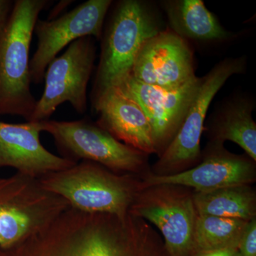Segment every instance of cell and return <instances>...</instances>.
<instances>
[{
	"mask_svg": "<svg viewBox=\"0 0 256 256\" xmlns=\"http://www.w3.org/2000/svg\"><path fill=\"white\" fill-rule=\"evenodd\" d=\"M130 76L152 86H182L196 77L193 53L184 38L173 32H160L143 45Z\"/></svg>",
	"mask_w": 256,
	"mask_h": 256,
	"instance_id": "obj_13",
	"label": "cell"
},
{
	"mask_svg": "<svg viewBox=\"0 0 256 256\" xmlns=\"http://www.w3.org/2000/svg\"><path fill=\"white\" fill-rule=\"evenodd\" d=\"M248 223L245 220L197 215L193 240V256L217 249H238Z\"/></svg>",
	"mask_w": 256,
	"mask_h": 256,
	"instance_id": "obj_19",
	"label": "cell"
},
{
	"mask_svg": "<svg viewBox=\"0 0 256 256\" xmlns=\"http://www.w3.org/2000/svg\"><path fill=\"white\" fill-rule=\"evenodd\" d=\"M96 58L94 38H79L69 45L63 54L57 56L46 69L45 87L30 121L50 120L57 108L69 102L78 114L88 109V86Z\"/></svg>",
	"mask_w": 256,
	"mask_h": 256,
	"instance_id": "obj_8",
	"label": "cell"
},
{
	"mask_svg": "<svg viewBox=\"0 0 256 256\" xmlns=\"http://www.w3.org/2000/svg\"><path fill=\"white\" fill-rule=\"evenodd\" d=\"M201 82L202 78L196 76L182 86L162 88L146 85L130 75L117 86L144 110L151 126L156 152L162 154L178 134Z\"/></svg>",
	"mask_w": 256,
	"mask_h": 256,
	"instance_id": "obj_11",
	"label": "cell"
},
{
	"mask_svg": "<svg viewBox=\"0 0 256 256\" xmlns=\"http://www.w3.org/2000/svg\"><path fill=\"white\" fill-rule=\"evenodd\" d=\"M0 256H2L1 249H0Z\"/></svg>",
	"mask_w": 256,
	"mask_h": 256,
	"instance_id": "obj_23",
	"label": "cell"
},
{
	"mask_svg": "<svg viewBox=\"0 0 256 256\" xmlns=\"http://www.w3.org/2000/svg\"><path fill=\"white\" fill-rule=\"evenodd\" d=\"M194 203L197 215L248 222L256 218V192L250 185L232 186L203 193L194 192Z\"/></svg>",
	"mask_w": 256,
	"mask_h": 256,
	"instance_id": "obj_18",
	"label": "cell"
},
{
	"mask_svg": "<svg viewBox=\"0 0 256 256\" xmlns=\"http://www.w3.org/2000/svg\"><path fill=\"white\" fill-rule=\"evenodd\" d=\"M62 158L76 163L92 162L117 174H134L146 166V154L120 142L87 119L43 121Z\"/></svg>",
	"mask_w": 256,
	"mask_h": 256,
	"instance_id": "obj_6",
	"label": "cell"
},
{
	"mask_svg": "<svg viewBox=\"0 0 256 256\" xmlns=\"http://www.w3.org/2000/svg\"><path fill=\"white\" fill-rule=\"evenodd\" d=\"M173 32L197 41H222L230 34L220 24L202 0H178L165 4Z\"/></svg>",
	"mask_w": 256,
	"mask_h": 256,
	"instance_id": "obj_16",
	"label": "cell"
},
{
	"mask_svg": "<svg viewBox=\"0 0 256 256\" xmlns=\"http://www.w3.org/2000/svg\"><path fill=\"white\" fill-rule=\"evenodd\" d=\"M245 68L244 58L224 60L202 78L178 134L156 165V175L178 174L198 162L205 120L214 98L230 77L242 74Z\"/></svg>",
	"mask_w": 256,
	"mask_h": 256,
	"instance_id": "obj_9",
	"label": "cell"
},
{
	"mask_svg": "<svg viewBox=\"0 0 256 256\" xmlns=\"http://www.w3.org/2000/svg\"><path fill=\"white\" fill-rule=\"evenodd\" d=\"M191 188L156 185L138 194L130 214L156 226L169 256H193L197 217Z\"/></svg>",
	"mask_w": 256,
	"mask_h": 256,
	"instance_id": "obj_7",
	"label": "cell"
},
{
	"mask_svg": "<svg viewBox=\"0 0 256 256\" xmlns=\"http://www.w3.org/2000/svg\"><path fill=\"white\" fill-rule=\"evenodd\" d=\"M14 2L10 0H0V28L9 16Z\"/></svg>",
	"mask_w": 256,
	"mask_h": 256,
	"instance_id": "obj_22",
	"label": "cell"
},
{
	"mask_svg": "<svg viewBox=\"0 0 256 256\" xmlns=\"http://www.w3.org/2000/svg\"><path fill=\"white\" fill-rule=\"evenodd\" d=\"M38 182L44 190L62 197L70 208L120 218L129 214L141 184L133 174H117L87 161L45 175Z\"/></svg>",
	"mask_w": 256,
	"mask_h": 256,
	"instance_id": "obj_3",
	"label": "cell"
},
{
	"mask_svg": "<svg viewBox=\"0 0 256 256\" xmlns=\"http://www.w3.org/2000/svg\"><path fill=\"white\" fill-rule=\"evenodd\" d=\"M20 246L28 256H169L160 234L142 218L70 207Z\"/></svg>",
	"mask_w": 256,
	"mask_h": 256,
	"instance_id": "obj_1",
	"label": "cell"
},
{
	"mask_svg": "<svg viewBox=\"0 0 256 256\" xmlns=\"http://www.w3.org/2000/svg\"><path fill=\"white\" fill-rule=\"evenodd\" d=\"M92 105L99 114L97 124L120 142L146 154L156 153L144 110L122 88H111L92 101Z\"/></svg>",
	"mask_w": 256,
	"mask_h": 256,
	"instance_id": "obj_15",
	"label": "cell"
},
{
	"mask_svg": "<svg viewBox=\"0 0 256 256\" xmlns=\"http://www.w3.org/2000/svg\"><path fill=\"white\" fill-rule=\"evenodd\" d=\"M43 132V122H0V169L12 168L18 174L38 180L77 164L46 150L40 140Z\"/></svg>",
	"mask_w": 256,
	"mask_h": 256,
	"instance_id": "obj_14",
	"label": "cell"
},
{
	"mask_svg": "<svg viewBox=\"0 0 256 256\" xmlns=\"http://www.w3.org/2000/svg\"><path fill=\"white\" fill-rule=\"evenodd\" d=\"M161 32L156 15L146 3L120 2L101 38L100 63L92 100L129 76L143 45Z\"/></svg>",
	"mask_w": 256,
	"mask_h": 256,
	"instance_id": "obj_4",
	"label": "cell"
},
{
	"mask_svg": "<svg viewBox=\"0 0 256 256\" xmlns=\"http://www.w3.org/2000/svg\"><path fill=\"white\" fill-rule=\"evenodd\" d=\"M254 105L248 100H234L216 116L210 128L212 143L230 141L238 144L256 162V124L252 118Z\"/></svg>",
	"mask_w": 256,
	"mask_h": 256,
	"instance_id": "obj_17",
	"label": "cell"
},
{
	"mask_svg": "<svg viewBox=\"0 0 256 256\" xmlns=\"http://www.w3.org/2000/svg\"><path fill=\"white\" fill-rule=\"evenodd\" d=\"M255 162L236 156L223 144L212 143L201 164L178 174H152L141 182L140 190L156 185H175L193 188L196 193L232 186L250 185L256 180Z\"/></svg>",
	"mask_w": 256,
	"mask_h": 256,
	"instance_id": "obj_12",
	"label": "cell"
},
{
	"mask_svg": "<svg viewBox=\"0 0 256 256\" xmlns=\"http://www.w3.org/2000/svg\"><path fill=\"white\" fill-rule=\"evenodd\" d=\"M69 207L37 180L18 173L0 178V249L8 250L44 230Z\"/></svg>",
	"mask_w": 256,
	"mask_h": 256,
	"instance_id": "obj_5",
	"label": "cell"
},
{
	"mask_svg": "<svg viewBox=\"0 0 256 256\" xmlns=\"http://www.w3.org/2000/svg\"><path fill=\"white\" fill-rule=\"evenodd\" d=\"M47 0H16L0 28V116L30 121L37 100L31 90L30 48Z\"/></svg>",
	"mask_w": 256,
	"mask_h": 256,
	"instance_id": "obj_2",
	"label": "cell"
},
{
	"mask_svg": "<svg viewBox=\"0 0 256 256\" xmlns=\"http://www.w3.org/2000/svg\"><path fill=\"white\" fill-rule=\"evenodd\" d=\"M194 256H240L238 249L225 248L197 252Z\"/></svg>",
	"mask_w": 256,
	"mask_h": 256,
	"instance_id": "obj_21",
	"label": "cell"
},
{
	"mask_svg": "<svg viewBox=\"0 0 256 256\" xmlns=\"http://www.w3.org/2000/svg\"><path fill=\"white\" fill-rule=\"evenodd\" d=\"M240 256H256V220L247 224L238 245Z\"/></svg>",
	"mask_w": 256,
	"mask_h": 256,
	"instance_id": "obj_20",
	"label": "cell"
},
{
	"mask_svg": "<svg viewBox=\"0 0 256 256\" xmlns=\"http://www.w3.org/2000/svg\"><path fill=\"white\" fill-rule=\"evenodd\" d=\"M112 1L89 0L56 20H38L34 33L38 46L30 62L32 84H42L50 64L60 52L84 37L101 40Z\"/></svg>",
	"mask_w": 256,
	"mask_h": 256,
	"instance_id": "obj_10",
	"label": "cell"
}]
</instances>
